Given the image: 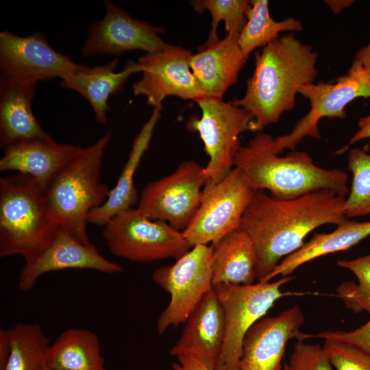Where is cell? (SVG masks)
Instances as JSON below:
<instances>
[{
    "mask_svg": "<svg viewBox=\"0 0 370 370\" xmlns=\"http://www.w3.org/2000/svg\"><path fill=\"white\" fill-rule=\"evenodd\" d=\"M10 338L8 328L0 330V370H4L10 353Z\"/></svg>",
    "mask_w": 370,
    "mask_h": 370,
    "instance_id": "obj_37",
    "label": "cell"
},
{
    "mask_svg": "<svg viewBox=\"0 0 370 370\" xmlns=\"http://www.w3.org/2000/svg\"><path fill=\"white\" fill-rule=\"evenodd\" d=\"M328 190L281 200L256 190L245 212L239 229L251 239L256 255V280L263 281L282 258L297 251L306 236L325 224L338 225L347 220L345 201Z\"/></svg>",
    "mask_w": 370,
    "mask_h": 370,
    "instance_id": "obj_1",
    "label": "cell"
},
{
    "mask_svg": "<svg viewBox=\"0 0 370 370\" xmlns=\"http://www.w3.org/2000/svg\"><path fill=\"white\" fill-rule=\"evenodd\" d=\"M333 232L314 234L297 251L283 258L262 282H269L278 275L286 277L299 266L329 254L345 251L370 235V221H345Z\"/></svg>",
    "mask_w": 370,
    "mask_h": 370,
    "instance_id": "obj_25",
    "label": "cell"
},
{
    "mask_svg": "<svg viewBox=\"0 0 370 370\" xmlns=\"http://www.w3.org/2000/svg\"><path fill=\"white\" fill-rule=\"evenodd\" d=\"M103 227L110 252L132 262L177 260L193 247L182 232L165 221L148 219L136 208L119 213Z\"/></svg>",
    "mask_w": 370,
    "mask_h": 370,
    "instance_id": "obj_8",
    "label": "cell"
},
{
    "mask_svg": "<svg viewBox=\"0 0 370 370\" xmlns=\"http://www.w3.org/2000/svg\"><path fill=\"white\" fill-rule=\"evenodd\" d=\"M82 64L55 50L41 32L21 37L9 31L0 33L1 73L37 83L55 77L61 79Z\"/></svg>",
    "mask_w": 370,
    "mask_h": 370,
    "instance_id": "obj_13",
    "label": "cell"
},
{
    "mask_svg": "<svg viewBox=\"0 0 370 370\" xmlns=\"http://www.w3.org/2000/svg\"><path fill=\"white\" fill-rule=\"evenodd\" d=\"M314 337L339 341L350 344L370 356V319L360 328L350 332L325 331Z\"/></svg>",
    "mask_w": 370,
    "mask_h": 370,
    "instance_id": "obj_34",
    "label": "cell"
},
{
    "mask_svg": "<svg viewBox=\"0 0 370 370\" xmlns=\"http://www.w3.org/2000/svg\"><path fill=\"white\" fill-rule=\"evenodd\" d=\"M318 53L294 33L280 36L255 53V69L247 80L244 96L232 103L255 120L251 131L277 123L292 110L300 86L314 83L318 75Z\"/></svg>",
    "mask_w": 370,
    "mask_h": 370,
    "instance_id": "obj_2",
    "label": "cell"
},
{
    "mask_svg": "<svg viewBox=\"0 0 370 370\" xmlns=\"http://www.w3.org/2000/svg\"><path fill=\"white\" fill-rule=\"evenodd\" d=\"M108 132L93 145L83 147L44 188L60 225L79 242L90 245L86 227L90 211L101 206L110 190L100 182V171Z\"/></svg>",
    "mask_w": 370,
    "mask_h": 370,
    "instance_id": "obj_5",
    "label": "cell"
},
{
    "mask_svg": "<svg viewBox=\"0 0 370 370\" xmlns=\"http://www.w3.org/2000/svg\"><path fill=\"white\" fill-rule=\"evenodd\" d=\"M283 370H288L287 364H284Z\"/></svg>",
    "mask_w": 370,
    "mask_h": 370,
    "instance_id": "obj_40",
    "label": "cell"
},
{
    "mask_svg": "<svg viewBox=\"0 0 370 370\" xmlns=\"http://www.w3.org/2000/svg\"><path fill=\"white\" fill-rule=\"evenodd\" d=\"M35 82L0 75V143L10 145L33 140L51 139L32 110Z\"/></svg>",
    "mask_w": 370,
    "mask_h": 370,
    "instance_id": "obj_19",
    "label": "cell"
},
{
    "mask_svg": "<svg viewBox=\"0 0 370 370\" xmlns=\"http://www.w3.org/2000/svg\"><path fill=\"white\" fill-rule=\"evenodd\" d=\"M8 330L11 349L4 370H42L51 344L40 325L17 322Z\"/></svg>",
    "mask_w": 370,
    "mask_h": 370,
    "instance_id": "obj_28",
    "label": "cell"
},
{
    "mask_svg": "<svg viewBox=\"0 0 370 370\" xmlns=\"http://www.w3.org/2000/svg\"><path fill=\"white\" fill-rule=\"evenodd\" d=\"M162 107L153 108L149 120L136 136L130 153L117 182L106 199L99 207L88 215V223L104 226L119 213L133 208L139 197L135 187L134 177L140 160L149 147L154 128L161 116Z\"/></svg>",
    "mask_w": 370,
    "mask_h": 370,
    "instance_id": "obj_23",
    "label": "cell"
},
{
    "mask_svg": "<svg viewBox=\"0 0 370 370\" xmlns=\"http://www.w3.org/2000/svg\"><path fill=\"white\" fill-rule=\"evenodd\" d=\"M323 348L336 370H370V356L355 346L325 339Z\"/></svg>",
    "mask_w": 370,
    "mask_h": 370,
    "instance_id": "obj_32",
    "label": "cell"
},
{
    "mask_svg": "<svg viewBox=\"0 0 370 370\" xmlns=\"http://www.w3.org/2000/svg\"><path fill=\"white\" fill-rule=\"evenodd\" d=\"M293 277L250 285L219 283L213 288L225 314V335L214 370H241L240 360L245 335L268 312L275 302L286 296L305 293L282 292V285Z\"/></svg>",
    "mask_w": 370,
    "mask_h": 370,
    "instance_id": "obj_6",
    "label": "cell"
},
{
    "mask_svg": "<svg viewBox=\"0 0 370 370\" xmlns=\"http://www.w3.org/2000/svg\"><path fill=\"white\" fill-rule=\"evenodd\" d=\"M358 130L352 136L346 145L336 151V155L347 151L350 146L361 140L370 138V114L360 117L358 121Z\"/></svg>",
    "mask_w": 370,
    "mask_h": 370,
    "instance_id": "obj_35",
    "label": "cell"
},
{
    "mask_svg": "<svg viewBox=\"0 0 370 370\" xmlns=\"http://www.w3.org/2000/svg\"><path fill=\"white\" fill-rule=\"evenodd\" d=\"M298 93L309 100L310 109L290 133L273 138L271 145L278 154L284 149L295 150L304 138L319 139L318 124L322 118L344 119L347 104L359 97L370 98V79L362 66L354 60L347 72L334 83L303 85Z\"/></svg>",
    "mask_w": 370,
    "mask_h": 370,
    "instance_id": "obj_10",
    "label": "cell"
},
{
    "mask_svg": "<svg viewBox=\"0 0 370 370\" xmlns=\"http://www.w3.org/2000/svg\"><path fill=\"white\" fill-rule=\"evenodd\" d=\"M250 3L247 23L238 38V45L246 56L255 49L263 47L278 38L281 32L302 31L301 22L295 17L275 21L269 13V1L253 0Z\"/></svg>",
    "mask_w": 370,
    "mask_h": 370,
    "instance_id": "obj_27",
    "label": "cell"
},
{
    "mask_svg": "<svg viewBox=\"0 0 370 370\" xmlns=\"http://www.w3.org/2000/svg\"><path fill=\"white\" fill-rule=\"evenodd\" d=\"M212 284L250 285L256 280V255L248 235L238 229L212 244Z\"/></svg>",
    "mask_w": 370,
    "mask_h": 370,
    "instance_id": "obj_24",
    "label": "cell"
},
{
    "mask_svg": "<svg viewBox=\"0 0 370 370\" xmlns=\"http://www.w3.org/2000/svg\"><path fill=\"white\" fill-rule=\"evenodd\" d=\"M205 184L204 167L193 160L184 161L171 174L147 184L136 208L148 219L165 221L183 232L200 206Z\"/></svg>",
    "mask_w": 370,
    "mask_h": 370,
    "instance_id": "obj_12",
    "label": "cell"
},
{
    "mask_svg": "<svg viewBox=\"0 0 370 370\" xmlns=\"http://www.w3.org/2000/svg\"><path fill=\"white\" fill-rule=\"evenodd\" d=\"M118 63V59H114L94 67L82 64L60 82L62 88L77 92L89 102L98 124L108 121L110 97L122 91L132 74L141 72L138 63L132 60H129L122 71L116 72Z\"/></svg>",
    "mask_w": 370,
    "mask_h": 370,
    "instance_id": "obj_22",
    "label": "cell"
},
{
    "mask_svg": "<svg viewBox=\"0 0 370 370\" xmlns=\"http://www.w3.org/2000/svg\"><path fill=\"white\" fill-rule=\"evenodd\" d=\"M347 163L352 175L344 206L345 217L349 219L370 214V153L360 148L351 149Z\"/></svg>",
    "mask_w": 370,
    "mask_h": 370,
    "instance_id": "obj_30",
    "label": "cell"
},
{
    "mask_svg": "<svg viewBox=\"0 0 370 370\" xmlns=\"http://www.w3.org/2000/svg\"><path fill=\"white\" fill-rule=\"evenodd\" d=\"M193 53L180 46L140 56L142 78L132 85L134 95L147 98L153 108L162 107L163 100L175 96L193 101L204 97L191 71L190 60Z\"/></svg>",
    "mask_w": 370,
    "mask_h": 370,
    "instance_id": "obj_14",
    "label": "cell"
},
{
    "mask_svg": "<svg viewBox=\"0 0 370 370\" xmlns=\"http://www.w3.org/2000/svg\"><path fill=\"white\" fill-rule=\"evenodd\" d=\"M60 225L40 184L17 173L0 178V256L30 260Z\"/></svg>",
    "mask_w": 370,
    "mask_h": 370,
    "instance_id": "obj_4",
    "label": "cell"
},
{
    "mask_svg": "<svg viewBox=\"0 0 370 370\" xmlns=\"http://www.w3.org/2000/svg\"><path fill=\"white\" fill-rule=\"evenodd\" d=\"M65 269H89L116 274L122 267L99 254L92 243L86 245L59 228L49 243L30 260L25 262L18 277V288L27 292L44 274Z\"/></svg>",
    "mask_w": 370,
    "mask_h": 370,
    "instance_id": "obj_16",
    "label": "cell"
},
{
    "mask_svg": "<svg viewBox=\"0 0 370 370\" xmlns=\"http://www.w3.org/2000/svg\"><path fill=\"white\" fill-rule=\"evenodd\" d=\"M172 368L173 370H214L190 355L176 357V361L173 363Z\"/></svg>",
    "mask_w": 370,
    "mask_h": 370,
    "instance_id": "obj_36",
    "label": "cell"
},
{
    "mask_svg": "<svg viewBox=\"0 0 370 370\" xmlns=\"http://www.w3.org/2000/svg\"><path fill=\"white\" fill-rule=\"evenodd\" d=\"M190 5L199 13L208 10L212 16L211 29L201 48L220 40L217 28L221 21L225 22L227 34L238 37L247 23V14L251 7L250 1L247 0H193Z\"/></svg>",
    "mask_w": 370,
    "mask_h": 370,
    "instance_id": "obj_29",
    "label": "cell"
},
{
    "mask_svg": "<svg viewBox=\"0 0 370 370\" xmlns=\"http://www.w3.org/2000/svg\"><path fill=\"white\" fill-rule=\"evenodd\" d=\"M45 365L52 370H106L97 335L75 328L62 332L50 345Z\"/></svg>",
    "mask_w": 370,
    "mask_h": 370,
    "instance_id": "obj_26",
    "label": "cell"
},
{
    "mask_svg": "<svg viewBox=\"0 0 370 370\" xmlns=\"http://www.w3.org/2000/svg\"><path fill=\"white\" fill-rule=\"evenodd\" d=\"M304 323V314L297 305L276 317L258 321L243 340L241 370H283L282 361L288 341L314 337L299 331Z\"/></svg>",
    "mask_w": 370,
    "mask_h": 370,
    "instance_id": "obj_17",
    "label": "cell"
},
{
    "mask_svg": "<svg viewBox=\"0 0 370 370\" xmlns=\"http://www.w3.org/2000/svg\"><path fill=\"white\" fill-rule=\"evenodd\" d=\"M238 38L227 34L192 55L190 69L203 96L223 98L227 89L236 83L248 58L241 51Z\"/></svg>",
    "mask_w": 370,
    "mask_h": 370,
    "instance_id": "obj_21",
    "label": "cell"
},
{
    "mask_svg": "<svg viewBox=\"0 0 370 370\" xmlns=\"http://www.w3.org/2000/svg\"><path fill=\"white\" fill-rule=\"evenodd\" d=\"M273 136L259 132L241 146L234 161L255 190H267L277 199H293L328 190L347 197L348 174L341 170L317 166L305 151H291L280 156L272 148Z\"/></svg>",
    "mask_w": 370,
    "mask_h": 370,
    "instance_id": "obj_3",
    "label": "cell"
},
{
    "mask_svg": "<svg viewBox=\"0 0 370 370\" xmlns=\"http://www.w3.org/2000/svg\"><path fill=\"white\" fill-rule=\"evenodd\" d=\"M194 101L201 109V116H190L186 126L188 130L199 133L209 156L204 167V193L221 181L234 167V158L242 146L239 136L251 130L254 118L245 109L223 98L204 96Z\"/></svg>",
    "mask_w": 370,
    "mask_h": 370,
    "instance_id": "obj_7",
    "label": "cell"
},
{
    "mask_svg": "<svg viewBox=\"0 0 370 370\" xmlns=\"http://www.w3.org/2000/svg\"><path fill=\"white\" fill-rule=\"evenodd\" d=\"M106 13L102 20L90 25L81 51L84 56H119L133 50L146 53L162 51L170 45L159 36L161 27L133 18L112 1H103Z\"/></svg>",
    "mask_w": 370,
    "mask_h": 370,
    "instance_id": "obj_15",
    "label": "cell"
},
{
    "mask_svg": "<svg viewBox=\"0 0 370 370\" xmlns=\"http://www.w3.org/2000/svg\"><path fill=\"white\" fill-rule=\"evenodd\" d=\"M212 249L197 245L171 265L155 269L152 281L168 292L170 302L157 320V331L164 334L171 326L186 322L204 296L212 287Z\"/></svg>",
    "mask_w": 370,
    "mask_h": 370,
    "instance_id": "obj_9",
    "label": "cell"
},
{
    "mask_svg": "<svg viewBox=\"0 0 370 370\" xmlns=\"http://www.w3.org/2000/svg\"><path fill=\"white\" fill-rule=\"evenodd\" d=\"M256 191L244 172L234 166L221 181L202 193L198 210L182 232L189 244H213L239 229Z\"/></svg>",
    "mask_w": 370,
    "mask_h": 370,
    "instance_id": "obj_11",
    "label": "cell"
},
{
    "mask_svg": "<svg viewBox=\"0 0 370 370\" xmlns=\"http://www.w3.org/2000/svg\"><path fill=\"white\" fill-rule=\"evenodd\" d=\"M288 365V370H333L323 348L297 340Z\"/></svg>",
    "mask_w": 370,
    "mask_h": 370,
    "instance_id": "obj_33",
    "label": "cell"
},
{
    "mask_svg": "<svg viewBox=\"0 0 370 370\" xmlns=\"http://www.w3.org/2000/svg\"><path fill=\"white\" fill-rule=\"evenodd\" d=\"M338 265L350 270L358 284L345 282L337 288L338 297L353 312L366 311L370 314V254L354 260H341Z\"/></svg>",
    "mask_w": 370,
    "mask_h": 370,
    "instance_id": "obj_31",
    "label": "cell"
},
{
    "mask_svg": "<svg viewBox=\"0 0 370 370\" xmlns=\"http://www.w3.org/2000/svg\"><path fill=\"white\" fill-rule=\"evenodd\" d=\"M225 335V314L212 287L186 321L181 336L170 349L174 357L192 356L214 369Z\"/></svg>",
    "mask_w": 370,
    "mask_h": 370,
    "instance_id": "obj_18",
    "label": "cell"
},
{
    "mask_svg": "<svg viewBox=\"0 0 370 370\" xmlns=\"http://www.w3.org/2000/svg\"><path fill=\"white\" fill-rule=\"evenodd\" d=\"M325 3L328 6L335 15L339 14L344 9L349 7L354 3L353 0H325Z\"/></svg>",
    "mask_w": 370,
    "mask_h": 370,
    "instance_id": "obj_39",
    "label": "cell"
},
{
    "mask_svg": "<svg viewBox=\"0 0 370 370\" xmlns=\"http://www.w3.org/2000/svg\"><path fill=\"white\" fill-rule=\"evenodd\" d=\"M42 370H52L49 368H47L46 366L42 369Z\"/></svg>",
    "mask_w": 370,
    "mask_h": 370,
    "instance_id": "obj_41",
    "label": "cell"
},
{
    "mask_svg": "<svg viewBox=\"0 0 370 370\" xmlns=\"http://www.w3.org/2000/svg\"><path fill=\"white\" fill-rule=\"evenodd\" d=\"M82 149L79 145L60 143L53 138L16 143L3 149L0 171L29 175L44 189Z\"/></svg>",
    "mask_w": 370,
    "mask_h": 370,
    "instance_id": "obj_20",
    "label": "cell"
},
{
    "mask_svg": "<svg viewBox=\"0 0 370 370\" xmlns=\"http://www.w3.org/2000/svg\"><path fill=\"white\" fill-rule=\"evenodd\" d=\"M354 60L362 66L370 79V40L356 52Z\"/></svg>",
    "mask_w": 370,
    "mask_h": 370,
    "instance_id": "obj_38",
    "label": "cell"
}]
</instances>
